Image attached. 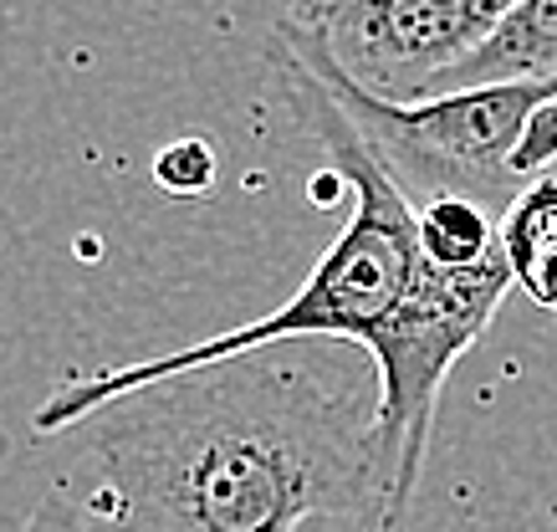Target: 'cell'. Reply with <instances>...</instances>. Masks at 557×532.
<instances>
[{
  "label": "cell",
  "mask_w": 557,
  "mask_h": 532,
  "mask_svg": "<svg viewBox=\"0 0 557 532\" xmlns=\"http://www.w3.org/2000/svg\"><path fill=\"white\" fill-rule=\"evenodd\" d=\"M83 430L102 512L123 532H297L384 517L379 399L302 363L231 359L144 384Z\"/></svg>",
  "instance_id": "cell-1"
},
{
  "label": "cell",
  "mask_w": 557,
  "mask_h": 532,
  "mask_svg": "<svg viewBox=\"0 0 557 532\" xmlns=\"http://www.w3.org/2000/svg\"><path fill=\"white\" fill-rule=\"evenodd\" d=\"M271 62H276L287 103L312 128L322 154L333 159V174L354 189V210H348L343 231L322 251V261L302 282V293L287 297L267 318L240 323L231 333H215V338H200L189 348H174L164 359L119 363V369H98V374L62 384L36 410L41 435L87 425L113 399L134 395L144 384L189 374V369H210V363L246 359V354H261V348L276 344H297V338H354V344H369L373 333L394 318V308L405 302L409 287H414V272H420L424 257H420V221H414L409 195L369 154V144L358 138V128L348 123L338 98L327 92V83L307 67L302 57H292L282 41H271Z\"/></svg>",
  "instance_id": "cell-2"
},
{
  "label": "cell",
  "mask_w": 557,
  "mask_h": 532,
  "mask_svg": "<svg viewBox=\"0 0 557 532\" xmlns=\"http://www.w3.org/2000/svg\"><path fill=\"white\" fill-rule=\"evenodd\" d=\"M276 41L327 83L358 138L369 144V154L409 195V206L475 200L507 221V210L527 189V180L517 174L522 138L532 119L557 98V83H502L445 92L430 103H379L369 92H358L302 32L276 26Z\"/></svg>",
  "instance_id": "cell-3"
},
{
  "label": "cell",
  "mask_w": 557,
  "mask_h": 532,
  "mask_svg": "<svg viewBox=\"0 0 557 532\" xmlns=\"http://www.w3.org/2000/svg\"><path fill=\"white\" fill-rule=\"evenodd\" d=\"M511 287L517 276L507 251L471 272H440L420 261L405 302L363 344L379 369V461H384V517L373 532H405L409 502L420 492V471L430 456L440 389L460 354L491 327Z\"/></svg>",
  "instance_id": "cell-4"
},
{
  "label": "cell",
  "mask_w": 557,
  "mask_h": 532,
  "mask_svg": "<svg viewBox=\"0 0 557 532\" xmlns=\"http://www.w3.org/2000/svg\"><path fill=\"white\" fill-rule=\"evenodd\" d=\"M517 11V0H333L318 21L292 26L379 103H424Z\"/></svg>",
  "instance_id": "cell-5"
},
{
  "label": "cell",
  "mask_w": 557,
  "mask_h": 532,
  "mask_svg": "<svg viewBox=\"0 0 557 532\" xmlns=\"http://www.w3.org/2000/svg\"><path fill=\"white\" fill-rule=\"evenodd\" d=\"M502 83H557V0H517V11L491 32L486 47L445 72L430 98Z\"/></svg>",
  "instance_id": "cell-6"
},
{
  "label": "cell",
  "mask_w": 557,
  "mask_h": 532,
  "mask_svg": "<svg viewBox=\"0 0 557 532\" xmlns=\"http://www.w3.org/2000/svg\"><path fill=\"white\" fill-rule=\"evenodd\" d=\"M511 276L537 308L557 312V180H532L502 221Z\"/></svg>",
  "instance_id": "cell-7"
},
{
  "label": "cell",
  "mask_w": 557,
  "mask_h": 532,
  "mask_svg": "<svg viewBox=\"0 0 557 532\" xmlns=\"http://www.w3.org/2000/svg\"><path fill=\"white\" fill-rule=\"evenodd\" d=\"M420 221V257L440 272H471L502 257V215L475 200H430L414 206Z\"/></svg>",
  "instance_id": "cell-8"
},
{
  "label": "cell",
  "mask_w": 557,
  "mask_h": 532,
  "mask_svg": "<svg viewBox=\"0 0 557 532\" xmlns=\"http://www.w3.org/2000/svg\"><path fill=\"white\" fill-rule=\"evenodd\" d=\"M215 174H220L215 149H210L205 138H174L170 149H159V154H153V180L170 189V195H180V200L210 195Z\"/></svg>",
  "instance_id": "cell-9"
},
{
  "label": "cell",
  "mask_w": 557,
  "mask_h": 532,
  "mask_svg": "<svg viewBox=\"0 0 557 532\" xmlns=\"http://www.w3.org/2000/svg\"><path fill=\"white\" fill-rule=\"evenodd\" d=\"M21 532H123L98 502L72 497V492H47L36 512L21 522Z\"/></svg>",
  "instance_id": "cell-10"
},
{
  "label": "cell",
  "mask_w": 557,
  "mask_h": 532,
  "mask_svg": "<svg viewBox=\"0 0 557 532\" xmlns=\"http://www.w3.org/2000/svg\"><path fill=\"white\" fill-rule=\"evenodd\" d=\"M547 164H557V98L542 108L537 119H532V128H527L522 154H517V174H522V180H537Z\"/></svg>",
  "instance_id": "cell-11"
},
{
  "label": "cell",
  "mask_w": 557,
  "mask_h": 532,
  "mask_svg": "<svg viewBox=\"0 0 557 532\" xmlns=\"http://www.w3.org/2000/svg\"><path fill=\"white\" fill-rule=\"evenodd\" d=\"M327 5H333V0H287V16H282V21H292V26H307V21H318Z\"/></svg>",
  "instance_id": "cell-12"
}]
</instances>
